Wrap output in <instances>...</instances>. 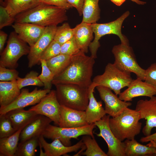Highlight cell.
<instances>
[{
	"mask_svg": "<svg viewBox=\"0 0 156 156\" xmlns=\"http://www.w3.org/2000/svg\"><path fill=\"white\" fill-rule=\"evenodd\" d=\"M94 59L80 51L73 55L71 62L62 73L55 76L52 81L54 85L73 84L88 88L92 83L91 78Z\"/></svg>",
	"mask_w": 156,
	"mask_h": 156,
	"instance_id": "1",
	"label": "cell"
},
{
	"mask_svg": "<svg viewBox=\"0 0 156 156\" xmlns=\"http://www.w3.org/2000/svg\"><path fill=\"white\" fill-rule=\"evenodd\" d=\"M144 81L156 89V63L152 64L146 70Z\"/></svg>",
	"mask_w": 156,
	"mask_h": 156,
	"instance_id": "40",
	"label": "cell"
},
{
	"mask_svg": "<svg viewBox=\"0 0 156 156\" xmlns=\"http://www.w3.org/2000/svg\"><path fill=\"white\" fill-rule=\"evenodd\" d=\"M18 72L15 69H9L0 66V81H9L16 80Z\"/></svg>",
	"mask_w": 156,
	"mask_h": 156,
	"instance_id": "38",
	"label": "cell"
},
{
	"mask_svg": "<svg viewBox=\"0 0 156 156\" xmlns=\"http://www.w3.org/2000/svg\"><path fill=\"white\" fill-rule=\"evenodd\" d=\"M12 26L18 37L30 47L34 45L39 39L46 27L26 23H15Z\"/></svg>",
	"mask_w": 156,
	"mask_h": 156,
	"instance_id": "18",
	"label": "cell"
},
{
	"mask_svg": "<svg viewBox=\"0 0 156 156\" xmlns=\"http://www.w3.org/2000/svg\"><path fill=\"white\" fill-rule=\"evenodd\" d=\"M139 112L127 107L119 115L110 118L109 125L115 136L120 141L135 139L140 132L142 123Z\"/></svg>",
	"mask_w": 156,
	"mask_h": 156,
	"instance_id": "3",
	"label": "cell"
},
{
	"mask_svg": "<svg viewBox=\"0 0 156 156\" xmlns=\"http://www.w3.org/2000/svg\"><path fill=\"white\" fill-rule=\"evenodd\" d=\"M132 1L138 4L143 5L146 3V2L140 1L139 0H131Z\"/></svg>",
	"mask_w": 156,
	"mask_h": 156,
	"instance_id": "47",
	"label": "cell"
},
{
	"mask_svg": "<svg viewBox=\"0 0 156 156\" xmlns=\"http://www.w3.org/2000/svg\"><path fill=\"white\" fill-rule=\"evenodd\" d=\"M101 99L104 103L106 114L112 117L120 114L126 108L131 106L132 103L120 100L117 95L114 94L109 88L102 86L96 87Z\"/></svg>",
	"mask_w": 156,
	"mask_h": 156,
	"instance_id": "13",
	"label": "cell"
},
{
	"mask_svg": "<svg viewBox=\"0 0 156 156\" xmlns=\"http://www.w3.org/2000/svg\"><path fill=\"white\" fill-rule=\"evenodd\" d=\"M57 26L46 27L42 35L35 44L30 47L27 58L29 68L40 63L41 55L46 49L53 40Z\"/></svg>",
	"mask_w": 156,
	"mask_h": 156,
	"instance_id": "15",
	"label": "cell"
},
{
	"mask_svg": "<svg viewBox=\"0 0 156 156\" xmlns=\"http://www.w3.org/2000/svg\"><path fill=\"white\" fill-rule=\"evenodd\" d=\"M133 80L131 74L120 70L114 64L108 63L103 73L95 77L92 83L96 87L102 86L107 87L119 95L121 90L128 87Z\"/></svg>",
	"mask_w": 156,
	"mask_h": 156,
	"instance_id": "5",
	"label": "cell"
},
{
	"mask_svg": "<svg viewBox=\"0 0 156 156\" xmlns=\"http://www.w3.org/2000/svg\"><path fill=\"white\" fill-rule=\"evenodd\" d=\"M16 131L5 114L0 115V138L9 136Z\"/></svg>",
	"mask_w": 156,
	"mask_h": 156,
	"instance_id": "35",
	"label": "cell"
},
{
	"mask_svg": "<svg viewBox=\"0 0 156 156\" xmlns=\"http://www.w3.org/2000/svg\"><path fill=\"white\" fill-rule=\"evenodd\" d=\"M41 3L40 0H5L4 6L10 15L14 18L17 15L34 8Z\"/></svg>",
	"mask_w": 156,
	"mask_h": 156,
	"instance_id": "25",
	"label": "cell"
},
{
	"mask_svg": "<svg viewBox=\"0 0 156 156\" xmlns=\"http://www.w3.org/2000/svg\"><path fill=\"white\" fill-rule=\"evenodd\" d=\"M73 36V29L68 23H65L61 26L57 27L53 40L62 45Z\"/></svg>",
	"mask_w": 156,
	"mask_h": 156,
	"instance_id": "32",
	"label": "cell"
},
{
	"mask_svg": "<svg viewBox=\"0 0 156 156\" xmlns=\"http://www.w3.org/2000/svg\"><path fill=\"white\" fill-rule=\"evenodd\" d=\"M140 141L142 143L147 142L151 141L156 142V132L148 136L141 138Z\"/></svg>",
	"mask_w": 156,
	"mask_h": 156,
	"instance_id": "43",
	"label": "cell"
},
{
	"mask_svg": "<svg viewBox=\"0 0 156 156\" xmlns=\"http://www.w3.org/2000/svg\"><path fill=\"white\" fill-rule=\"evenodd\" d=\"M135 110L139 112L141 119L146 120V124L142 130L144 135H151L154 128L156 131V96H154L148 100L138 101Z\"/></svg>",
	"mask_w": 156,
	"mask_h": 156,
	"instance_id": "14",
	"label": "cell"
},
{
	"mask_svg": "<svg viewBox=\"0 0 156 156\" xmlns=\"http://www.w3.org/2000/svg\"><path fill=\"white\" fill-rule=\"evenodd\" d=\"M110 116L105 115L101 119L94 123L99 130V133L96 135L103 138L106 142L108 150L107 153L108 156H126L125 144L114 135L109 125Z\"/></svg>",
	"mask_w": 156,
	"mask_h": 156,
	"instance_id": "10",
	"label": "cell"
},
{
	"mask_svg": "<svg viewBox=\"0 0 156 156\" xmlns=\"http://www.w3.org/2000/svg\"><path fill=\"white\" fill-rule=\"evenodd\" d=\"M82 140L86 149L82 153V155L86 156H108L100 147L94 138L90 135H83Z\"/></svg>",
	"mask_w": 156,
	"mask_h": 156,
	"instance_id": "31",
	"label": "cell"
},
{
	"mask_svg": "<svg viewBox=\"0 0 156 156\" xmlns=\"http://www.w3.org/2000/svg\"><path fill=\"white\" fill-rule=\"evenodd\" d=\"M80 51L75 40L73 36L61 45L60 54L72 56L77 54Z\"/></svg>",
	"mask_w": 156,
	"mask_h": 156,
	"instance_id": "36",
	"label": "cell"
},
{
	"mask_svg": "<svg viewBox=\"0 0 156 156\" xmlns=\"http://www.w3.org/2000/svg\"><path fill=\"white\" fill-rule=\"evenodd\" d=\"M146 145L149 146H153L155 148V155H156V142L153 141H151L148 144H147Z\"/></svg>",
	"mask_w": 156,
	"mask_h": 156,
	"instance_id": "46",
	"label": "cell"
},
{
	"mask_svg": "<svg viewBox=\"0 0 156 156\" xmlns=\"http://www.w3.org/2000/svg\"><path fill=\"white\" fill-rule=\"evenodd\" d=\"M57 99L61 105L85 111L89 103L88 88L73 84L55 85Z\"/></svg>",
	"mask_w": 156,
	"mask_h": 156,
	"instance_id": "4",
	"label": "cell"
},
{
	"mask_svg": "<svg viewBox=\"0 0 156 156\" xmlns=\"http://www.w3.org/2000/svg\"><path fill=\"white\" fill-rule=\"evenodd\" d=\"M39 145L44 150V156H60L73 152H76L84 145L81 140L76 144L69 146L64 145L58 139H55L51 143L47 142L42 135L39 138Z\"/></svg>",
	"mask_w": 156,
	"mask_h": 156,
	"instance_id": "17",
	"label": "cell"
},
{
	"mask_svg": "<svg viewBox=\"0 0 156 156\" xmlns=\"http://www.w3.org/2000/svg\"><path fill=\"white\" fill-rule=\"evenodd\" d=\"M137 78L133 79L127 88L119 95L121 100L129 102L135 97L146 96L149 97L156 95V89L152 85Z\"/></svg>",
	"mask_w": 156,
	"mask_h": 156,
	"instance_id": "16",
	"label": "cell"
},
{
	"mask_svg": "<svg viewBox=\"0 0 156 156\" xmlns=\"http://www.w3.org/2000/svg\"><path fill=\"white\" fill-rule=\"evenodd\" d=\"M94 123L77 127H62L49 125L42 134L44 138L53 140L58 139L65 146H70L71 139H77L81 135H89L94 138L93 131Z\"/></svg>",
	"mask_w": 156,
	"mask_h": 156,
	"instance_id": "9",
	"label": "cell"
},
{
	"mask_svg": "<svg viewBox=\"0 0 156 156\" xmlns=\"http://www.w3.org/2000/svg\"><path fill=\"white\" fill-rule=\"evenodd\" d=\"M61 45L53 40L42 54L40 59L47 60L60 54Z\"/></svg>",
	"mask_w": 156,
	"mask_h": 156,
	"instance_id": "37",
	"label": "cell"
},
{
	"mask_svg": "<svg viewBox=\"0 0 156 156\" xmlns=\"http://www.w3.org/2000/svg\"><path fill=\"white\" fill-rule=\"evenodd\" d=\"M15 22L14 18L12 17L9 14L5 7L0 6V29L8 26L12 25Z\"/></svg>",
	"mask_w": 156,
	"mask_h": 156,
	"instance_id": "39",
	"label": "cell"
},
{
	"mask_svg": "<svg viewBox=\"0 0 156 156\" xmlns=\"http://www.w3.org/2000/svg\"><path fill=\"white\" fill-rule=\"evenodd\" d=\"M52 121L45 116L38 115L22 130L20 136V142L33 138L39 137L42 135L47 127Z\"/></svg>",
	"mask_w": 156,
	"mask_h": 156,
	"instance_id": "20",
	"label": "cell"
},
{
	"mask_svg": "<svg viewBox=\"0 0 156 156\" xmlns=\"http://www.w3.org/2000/svg\"><path fill=\"white\" fill-rule=\"evenodd\" d=\"M38 73L31 70L27 73L24 78L18 77L16 81L18 86L20 89L29 86H35L39 87L44 86L43 83L38 78Z\"/></svg>",
	"mask_w": 156,
	"mask_h": 156,
	"instance_id": "33",
	"label": "cell"
},
{
	"mask_svg": "<svg viewBox=\"0 0 156 156\" xmlns=\"http://www.w3.org/2000/svg\"><path fill=\"white\" fill-rule=\"evenodd\" d=\"M21 90L16 80L0 81V105L7 106L14 101L20 95Z\"/></svg>",
	"mask_w": 156,
	"mask_h": 156,
	"instance_id": "24",
	"label": "cell"
},
{
	"mask_svg": "<svg viewBox=\"0 0 156 156\" xmlns=\"http://www.w3.org/2000/svg\"><path fill=\"white\" fill-rule=\"evenodd\" d=\"M51 89H38L36 88L29 92L28 89L23 88L18 97L9 105L0 107V115L3 114L10 110L23 108L28 106L35 105L38 103L51 91Z\"/></svg>",
	"mask_w": 156,
	"mask_h": 156,
	"instance_id": "12",
	"label": "cell"
},
{
	"mask_svg": "<svg viewBox=\"0 0 156 156\" xmlns=\"http://www.w3.org/2000/svg\"><path fill=\"white\" fill-rule=\"evenodd\" d=\"M61 105L57 99L55 90H51L37 104L28 110L35 112L38 115L50 118L59 125Z\"/></svg>",
	"mask_w": 156,
	"mask_h": 156,
	"instance_id": "11",
	"label": "cell"
},
{
	"mask_svg": "<svg viewBox=\"0 0 156 156\" xmlns=\"http://www.w3.org/2000/svg\"><path fill=\"white\" fill-rule=\"evenodd\" d=\"M99 0H84L82 22L92 24L96 23L100 18Z\"/></svg>",
	"mask_w": 156,
	"mask_h": 156,
	"instance_id": "28",
	"label": "cell"
},
{
	"mask_svg": "<svg viewBox=\"0 0 156 156\" xmlns=\"http://www.w3.org/2000/svg\"><path fill=\"white\" fill-rule=\"evenodd\" d=\"M95 88L96 86L92 83L88 88L89 103L85 111L88 124L99 120L106 114L101 101H97L94 97L93 93Z\"/></svg>",
	"mask_w": 156,
	"mask_h": 156,
	"instance_id": "21",
	"label": "cell"
},
{
	"mask_svg": "<svg viewBox=\"0 0 156 156\" xmlns=\"http://www.w3.org/2000/svg\"><path fill=\"white\" fill-rule=\"evenodd\" d=\"M21 40L15 32L10 34L6 46L1 54L0 66L15 69L23 56L28 54L30 47Z\"/></svg>",
	"mask_w": 156,
	"mask_h": 156,
	"instance_id": "8",
	"label": "cell"
},
{
	"mask_svg": "<svg viewBox=\"0 0 156 156\" xmlns=\"http://www.w3.org/2000/svg\"><path fill=\"white\" fill-rule=\"evenodd\" d=\"M40 1L41 3L60 7L66 10L73 7L66 0H40Z\"/></svg>",
	"mask_w": 156,
	"mask_h": 156,
	"instance_id": "41",
	"label": "cell"
},
{
	"mask_svg": "<svg viewBox=\"0 0 156 156\" xmlns=\"http://www.w3.org/2000/svg\"><path fill=\"white\" fill-rule=\"evenodd\" d=\"M124 142L125 144L126 156H141L155 155V148L142 145L138 142L135 139L126 140Z\"/></svg>",
	"mask_w": 156,
	"mask_h": 156,
	"instance_id": "26",
	"label": "cell"
},
{
	"mask_svg": "<svg viewBox=\"0 0 156 156\" xmlns=\"http://www.w3.org/2000/svg\"><path fill=\"white\" fill-rule=\"evenodd\" d=\"M72 7L77 10L79 15H82L83 8L84 0H66Z\"/></svg>",
	"mask_w": 156,
	"mask_h": 156,
	"instance_id": "42",
	"label": "cell"
},
{
	"mask_svg": "<svg viewBox=\"0 0 156 156\" xmlns=\"http://www.w3.org/2000/svg\"><path fill=\"white\" fill-rule=\"evenodd\" d=\"M116 5L120 6L126 0H110Z\"/></svg>",
	"mask_w": 156,
	"mask_h": 156,
	"instance_id": "45",
	"label": "cell"
},
{
	"mask_svg": "<svg viewBox=\"0 0 156 156\" xmlns=\"http://www.w3.org/2000/svg\"><path fill=\"white\" fill-rule=\"evenodd\" d=\"M72 57L73 55L60 54L46 61L48 67L55 76L67 67L71 62Z\"/></svg>",
	"mask_w": 156,
	"mask_h": 156,
	"instance_id": "29",
	"label": "cell"
},
{
	"mask_svg": "<svg viewBox=\"0 0 156 156\" xmlns=\"http://www.w3.org/2000/svg\"><path fill=\"white\" fill-rule=\"evenodd\" d=\"M23 129H20L9 136L0 138V156H14Z\"/></svg>",
	"mask_w": 156,
	"mask_h": 156,
	"instance_id": "27",
	"label": "cell"
},
{
	"mask_svg": "<svg viewBox=\"0 0 156 156\" xmlns=\"http://www.w3.org/2000/svg\"><path fill=\"white\" fill-rule=\"evenodd\" d=\"M7 34L2 31H0V53L3 50L5 44V42Z\"/></svg>",
	"mask_w": 156,
	"mask_h": 156,
	"instance_id": "44",
	"label": "cell"
},
{
	"mask_svg": "<svg viewBox=\"0 0 156 156\" xmlns=\"http://www.w3.org/2000/svg\"><path fill=\"white\" fill-rule=\"evenodd\" d=\"M39 137L33 138L18 143L14 156H35L36 148L39 145Z\"/></svg>",
	"mask_w": 156,
	"mask_h": 156,
	"instance_id": "30",
	"label": "cell"
},
{
	"mask_svg": "<svg viewBox=\"0 0 156 156\" xmlns=\"http://www.w3.org/2000/svg\"><path fill=\"white\" fill-rule=\"evenodd\" d=\"M40 63L42 70L41 74L38 76V78L43 83L44 89H51L54 75L48 67L46 60L40 59Z\"/></svg>",
	"mask_w": 156,
	"mask_h": 156,
	"instance_id": "34",
	"label": "cell"
},
{
	"mask_svg": "<svg viewBox=\"0 0 156 156\" xmlns=\"http://www.w3.org/2000/svg\"><path fill=\"white\" fill-rule=\"evenodd\" d=\"M66 10L41 2L34 8L16 15L14 17V22L31 23L45 27L57 26L67 20Z\"/></svg>",
	"mask_w": 156,
	"mask_h": 156,
	"instance_id": "2",
	"label": "cell"
},
{
	"mask_svg": "<svg viewBox=\"0 0 156 156\" xmlns=\"http://www.w3.org/2000/svg\"><path fill=\"white\" fill-rule=\"evenodd\" d=\"M73 36L81 51L87 53L93 38L91 24L82 22L73 28Z\"/></svg>",
	"mask_w": 156,
	"mask_h": 156,
	"instance_id": "22",
	"label": "cell"
},
{
	"mask_svg": "<svg viewBox=\"0 0 156 156\" xmlns=\"http://www.w3.org/2000/svg\"><path fill=\"white\" fill-rule=\"evenodd\" d=\"M4 114L16 131L21 128L23 129L38 115L34 111L25 110L23 108L13 109Z\"/></svg>",
	"mask_w": 156,
	"mask_h": 156,
	"instance_id": "23",
	"label": "cell"
},
{
	"mask_svg": "<svg viewBox=\"0 0 156 156\" xmlns=\"http://www.w3.org/2000/svg\"><path fill=\"white\" fill-rule=\"evenodd\" d=\"M89 124L85 111L79 110L61 105L59 126L77 127Z\"/></svg>",
	"mask_w": 156,
	"mask_h": 156,
	"instance_id": "19",
	"label": "cell"
},
{
	"mask_svg": "<svg viewBox=\"0 0 156 156\" xmlns=\"http://www.w3.org/2000/svg\"><path fill=\"white\" fill-rule=\"evenodd\" d=\"M130 13L127 11L116 20L105 23L91 24L94 37L91 42L89 48L91 56L94 59L97 57V52L100 46L99 40L103 36L109 34H114L119 38L121 44L129 45V41L127 37L122 34L121 31L122 24L125 20L129 16Z\"/></svg>",
	"mask_w": 156,
	"mask_h": 156,
	"instance_id": "6",
	"label": "cell"
},
{
	"mask_svg": "<svg viewBox=\"0 0 156 156\" xmlns=\"http://www.w3.org/2000/svg\"><path fill=\"white\" fill-rule=\"evenodd\" d=\"M112 52L115 61L113 63L120 70L135 74L137 78L144 81L145 70L138 64L132 48L122 44L114 46Z\"/></svg>",
	"mask_w": 156,
	"mask_h": 156,
	"instance_id": "7",
	"label": "cell"
}]
</instances>
